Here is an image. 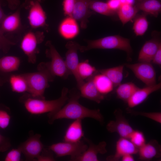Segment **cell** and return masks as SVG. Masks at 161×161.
<instances>
[{
    "mask_svg": "<svg viewBox=\"0 0 161 161\" xmlns=\"http://www.w3.org/2000/svg\"><path fill=\"white\" fill-rule=\"evenodd\" d=\"M68 103L58 111L48 113V123L52 124L56 120L66 118L82 120L85 118H93L100 123L103 121V117L99 109H91L80 104L79 100L80 97V92L72 90L69 93Z\"/></svg>",
    "mask_w": 161,
    "mask_h": 161,
    "instance_id": "cell-1",
    "label": "cell"
},
{
    "mask_svg": "<svg viewBox=\"0 0 161 161\" xmlns=\"http://www.w3.org/2000/svg\"><path fill=\"white\" fill-rule=\"evenodd\" d=\"M36 72L23 74L28 84V92L32 97L45 99V89L49 86V83L54 80L55 76L51 72L48 62H41Z\"/></svg>",
    "mask_w": 161,
    "mask_h": 161,
    "instance_id": "cell-2",
    "label": "cell"
},
{
    "mask_svg": "<svg viewBox=\"0 0 161 161\" xmlns=\"http://www.w3.org/2000/svg\"><path fill=\"white\" fill-rule=\"evenodd\" d=\"M68 89L64 87L61 96L56 99L46 100L30 96L24 99L23 103L26 110L31 114L52 113L59 110L66 103L68 99Z\"/></svg>",
    "mask_w": 161,
    "mask_h": 161,
    "instance_id": "cell-3",
    "label": "cell"
},
{
    "mask_svg": "<svg viewBox=\"0 0 161 161\" xmlns=\"http://www.w3.org/2000/svg\"><path fill=\"white\" fill-rule=\"evenodd\" d=\"M87 45L81 46L79 50L83 52L92 49H118L126 52L129 60H131L132 50L129 39L119 35L105 37L99 39L88 40Z\"/></svg>",
    "mask_w": 161,
    "mask_h": 161,
    "instance_id": "cell-4",
    "label": "cell"
},
{
    "mask_svg": "<svg viewBox=\"0 0 161 161\" xmlns=\"http://www.w3.org/2000/svg\"><path fill=\"white\" fill-rule=\"evenodd\" d=\"M44 38L43 32L32 30L27 31L23 35L20 47L29 62H36L37 55L39 52L38 45L44 41Z\"/></svg>",
    "mask_w": 161,
    "mask_h": 161,
    "instance_id": "cell-5",
    "label": "cell"
},
{
    "mask_svg": "<svg viewBox=\"0 0 161 161\" xmlns=\"http://www.w3.org/2000/svg\"><path fill=\"white\" fill-rule=\"evenodd\" d=\"M41 0H25L22 4L28 12L27 19L31 27L33 29L40 28L47 30L46 13L41 4Z\"/></svg>",
    "mask_w": 161,
    "mask_h": 161,
    "instance_id": "cell-6",
    "label": "cell"
},
{
    "mask_svg": "<svg viewBox=\"0 0 161 161\" xmlns=\"http://www.w3.org/2000/svg\"><path fill=\"white\" fill-rule=\"evenodd\" d=\"M88 145L80 140L75 143L64 142L53 144L48 148L55 154L57 157L70 156L72 161L81 155L86 150Z\"/></svg>",
    "mask_w": 161,
    "mask_h": 161,
    "instance_id": "cell-7",
    "label": "cell"
},
{
    "mask_svg": "<svg viewBox=\"0 0 161 161\" xmlns=\"http://www.w3.org/2000/svg\"><path fill=\"white\" fill-rule=\"evenodd\" d=\"M47 48L46 55L51 59L48 62L49 69L52 73L64 78H67L70 75L64 61L52 44L51 41H47L45 44Z\"/></svg>",
    "mask_w": 161,
    "mask_h": 161,
    "instance_id": "cell-8",
    "label": "cell"
},
{
    "mask_svg": "<svg viewBox=\"0 0 161 161\" xmlns=\"http://www.w3.org/2000/svg\"><path fill=\"white\" fill-rule=\"evenodd\" d=\"M81 46L78 43L72 41L68 42L65 45L67 49L65 55V64L70 75L74 76L78 89L85 82L79 76L78 71L79 63L78 51Z\"/></svg>",
    "mask_w": 161,
    "mask_h": 161,
    "instance_id": "cell-9",
    "label": "cell"
},
{
    "mask_svg": "<svg viewBox=\"0 0 161 161\" xmlns=\"http://www.w3.org/2000/svg\"><path fill=\"white\" fill-rule=\"evenodd\" d=\"M126 66L133 72L135 76L146 86L156 84V73L150 63L140 62L134 64H125Z\"/></svg>",
    "mask_w": 161,
    "mask_h": 161,
    "instance_id": "cell-10",
    "label": "cell"
},
{
    "mask_svg": "<svg viewBox=\"0 0 161 161\" xmlns=\"http://www.w3.org/2000/svg\"><path fill=\"white\" fill-rule=\"evenodd\" d=\"M114 115L115 120L110 121L107 124L106 127L107 130L111 133H117L120 137L129 139L134 130L123 115L121 110H116Z\"/></svg>",
    "mask_w": 161,
    "mask_h": 161,
    "instance_id": "cell-11",
    "label": "cell"
},
{
    "mask_svg": "<svg viewBox=\"0 0 161 161\" xmlns=\"http://www.w3.org/2000/svg\"><path fill=\"white\" fill-rule=\"evenodd\" d=\"M41 137L39 134L32 135L18 147L27 160H36L40 155L44 148Z\"/></svg>",
    "mask_w": 161,
    "mask_h": 161,
    "instance_id": "cell-12",
    "label": "cell"
},
{
    "mask_svg": "<svg viewBox=\"0 0 161 161\" xmlns=\"http://www.w3.org/2000/svg\"><path fill=\"white\" fill-rule=\"evenodd\" d=\"M92 0H75V4L72 17L80 23L81 27H87L89 18L95 12L90 10L89 5Z\"/></svg>",
    "mask_w": 161,
    "mask_h": 161,
    "instance_id": "cell-13",
    "label": "cell"
},
{
    "mask_svg": "<svg viewBox=\"0 0 161 161\" xmlns=\"http://www.w3.org/2000/svg\"><path fill=\"white\" fill-rule=\"evenodd\" d=\"M83 138L84 141L88 144V148L75 161H99L97 157L98 154H104L107 152L106 148V143L105 141H102L96 145L89 139L84 137Z\"/></svg>",
    "mask_w": 161,
    "mask_h": 161,
    "instance_id": "cell-14",
    "label": "cell"
},
{
    "mask_svg": "<svg viewBox=\"0 0 161 161\" xmlns=\"http://www.w3.org/2000/svg\"><path fill=\"white\" fill-rule=\"evenodd\" d=\"M22 7L21 5L14 12L4 18L0 24V29L4 33H16L22 29L20 11Z\"/></svg>",
    "mask_w": 161,
    "mask_h": 161,
    "instance_id": "cell-15",
    "label": "cell"
},
{
    "mask_svg": "<svg viewBox=\"0 0 161 161\" xmlns=\"http://www.w3.org/2000/svg\"><path fill=\"white\" fill-rule=\"evenodd\" d=\"M138 149L128 139L120 137L117 142L115 154L108 156L106 160L118 161L126 154L133 155L138 153Z\"/></svg>",
    "mask_w": 161,
    "mask_h": 161,
    "instance_id": "cell-16",
    "label": "cell"
},
{
    "mask_svg": "<svg viewBox=\"0 0 161 161\" xmlns=\"http://www.w3.org/2000/svg\"><path fill=\"white\" fill-rule=\"evenodd\" d=\"M161 83L147 86L142 89L139 88L133 94L127 102L129 108L134 107L143 102L152 92L161 88Z\"/></svg>",
    "mask_w": 161,
    "mask_h": 161,
    "instance_id": "cell-17",
    "label": "cell"
},
{
    "mask_svg": "<svg viewBox=\"0 0 161 161\" xmlns=\"http://www.w3.org/2000/svg\"><path fill=\"white\" fill-rule=\"evenodd\" d=\"M94 76L87 80L79 89L81 97L99 103L104 99L105 97L96 88L93 81Z\"/></svg>",
    "mask_w": 161,
    "mask_h": 161,
    "instance_id": "cell-18",
    "label": "cell"
},
{
    "mask_svg": "<svg viewBox=\"0 0 161 161\" xmlns=\"http://www.w3.org/2000/svg\"><path fill=\"white\" fill-rule=\"evenodd\" d=\"M139 159L149 160L161 157V147L157 141L153 140L145 143L138 149Z\"/></svg>",
    "mask_w": 161,
    "mask_h": 161,
    "instance_id": "cell-19",
    "label": "cell"
},
{
    "mask_svg": "<svg viewBox=\"0 0 161 161\" xmlns=\"http://www.w3.org/2000/svg\"><path fill=\"white\" fill-rule=\"evenodd\" d=\"M160 45L161 42L156 38H153L146 41L139 52L138 61L151 63Z\"/></svg>",
    "mask_w": 161,
    "mask_h": 161,
    "instance_id": "cell-20",
    "label": "cell"
},
{
    "mask_svg": "<svg viewBox=\"0 0 161 161\" xmlns=\"http://www.w3.org/2000/svg\"><path fill=\"white\" fill-rule=\"evenodd\" d=\"M82 120H75L69 125L64 137V142L77 143L84 137Z\"/></svg>",
    "mask_w": 161,
    "mask_h": 161,
    "instance_id": "cell-21",
    "label": "cell"
},
{
    "mask_svg": "<svg viewBox=\"0 0 161 161\" xmlns=\"http://www.w3.org/2000/svg\"><path fill=\"white\" fill-rule=\"evenodd\" d=\"M58 30L61 35L67 39L74 38L78 35L79 32L76 21L71 17H68L62 21Z\"/></svg>",
    "mask_w": 161,
    "mask_h": 161,
    "instance_id": "cell-22",
    "label": "cell"
},
{
    "mask_svg": "<svg viewBox=\"0 0 161 161\" xmlns=\"http://www.w3.org/2000/svg\"><path fill=\"white\" fill-rule=\"evenodd\" d=\"M136 7L146 14L157 17L161 11V4L158 0H144L138 2Z\"/></svg>",
    "mask_w": 161,
    "mask_h": 161,
    "instance_id": "cell-23",
    "label": "cell"
},
{
    "mask_svg": "<svg viewBox=\"0 0 161 161\" xmlns=\"http://www.w3.org/2000/svg\"><path fill=\"white\" fill-rule=\"evenodd\" d=\"M138 11L139 10L135 6L123 4L120 5L116 13L124 25L134 18Z\"/></svg>",
    "mask_w": 161,
    "mask_h": 161,
    "instance_id": "cell-24",
    "label": "cell"
},
{
    "mask_svg": "<svg viewBox=\"0 0 161 161\" xmlns=\"http://www.w3.org/2000/svg\"><path fill=\"white\" fill-rule=\"evenodd\" d=\"M93 80L98 91L103 95L106 94L113 90L114 85L103 74H96L93 77Z\"/></svg>",
    "mask_w": 161,
    "mask_h": 161,
    "instance_id": "cell-25",
    "label": "cell"
},
{
    "mask_svg": "<svg viewBox=\"0 0 161 161\" xmlns=\"http://www.w3.org/2000/svg\"><path fill=\"white\" fill-rule=\"evenodd\" d=\"M21 61L18 57L13 55L4 56L0 58V71L9 73L17 70Z\"/></svg>",
    "mask_w": 161,
    "mask_h": 161,
    "instance_id": "cell-26",
    "label": "cell"
},
{
    "mask_svg": "<svg viewBox=\"0 0 161 161\" xmlns=\"http://www.w3.org/2000/svg\"><path fill=\"white\" fill-rule=\"evenodd\" d=\"M124 65H122L112 68L97 70L98 72L106 76L116 86L121 84L123 79Z\"/></svg>",
    "mask_w": 161,
    "mask_h": 161,
    "instance_id": "cell-27",
    "label": "cell"
},
{
    "mask_svg": "<svg viewBox=\"0 0 161 161\" xmlns=\"http://www.w3.org/2000/svg\"><path fill=\"white\" fill-rule=\"evenodd\" d=\"M9 82L13 92L19 93L28 92L27 83L23 74L11 75Z\"/></svg>",
    "mask_w": 161,
    "mask_h": 161,
    "instance_id": "cell-28",
    "label": "cell"
},
{
    "mask_svg": "<svg viewBox=\"0 0 161 161\" xmlns=\"http://www.w3.org/2000/svg\"><path fill=\"white\" fill-rule=\"evenodd\" d=\"M139 88L132 82L120 84L116 90L117 97L127 102L134 92Z\"/></svg>",
    "mask_w": 161,
    "mask_h": 161,
    "instance_id": "cell-29",
    "label": "cell"
},
{
    "mask_svg": "<svg viewBox=\"0 0 161 161\" xmlns=\"http://www.w3.org/2000/svg\"><path fill=\"white\" fill-rule=\"evenodd\" d=\"M78 71L79 76L83 80H86L99 73L95 67L89 64L88 60L79 63Z\"/></svg>",
    "mask_w": 161,
    "mask_h": 161,
    "instance_id": "cell-30",
    "label": "cell"
},
{
    "mask_svg": "<svg viewBox=\"0 0 161 161\" xmlns=\"http://www.w3.org/2000/svg\"><path fill=\"white\" fill-rule=\"evenodd\" d=\"M144 13L135 17L133 26V30L137 36L143 35L147 30L149 23Z\"/></svg>",
    "mask_w": 161,
    "mask_h": 161,
    "instance_id": "cell-31",
    "label": "cell"
},
{
    "mask_svg": "<svg viewBox=\"0 0 161 161\" xmlns=\"http://www.w3.org/2000/svg\"><path fill=\"white\" fill-rule=\"evenodd\" d=\"M89 7L94 12L106 16H113L116 13L109 8L106 2L98 0H92Z\"/></svg>",
    "mask_w": 161,
    "mask_h": 161,
    "instance_id": "cell-32",
    "label": "cell"
},
{
    "mask_svg": "<svg viewBox=\"0 0 161 161\" xmlns=\"http://www.w3.org/2000/svg\"><path fill=\"white\" fill-rule=\"evenodd\" d=\"M127 112L135 115H140L151 119L160 123H161V113L160 112H146L134 111L129 108H127Z\"/></svg>",
    "mask_w": 161,
    "mask_h": 161,
    "instance_id": "cell-33",
    "label": "cell"
},
{
    "mask_svg": "<svg viewBox=\"0 0 161 161\" xmlns=\"http://www.w3.org/2000/svg\"><path fill=\"white\" fill-rule=\"evenodd\" d=\"M129 139L131 142L138 148L146 143V140L143 133L138 130H134Z\"/></svg>",
    "mask_w": 161,
    "mask_h": 161,
    "instance_id": "cell-34",
    "label": "cell"
},
{
    "mask_svg": "<svg viewBox=\"0 0 161 161\" xmlns=\"http://www.w3.org/2000/svg\"><path fill=\"white\" fill-rule=\"evenodd\" d=\"M4 33L0 29V49L6 53L8 51L11 47L15 44V43L7 38Z\"/></svg>",
    "mask_w": 161,
    "mask_h": 161,
    "instance_id": "cell-35",
    "label": "cell"
},
{
    "mask_svg": "<svg viewBox=\"0 0 161 161\" xmlns=\"http://www.w3.org/2000/svg\"><path fill=\"white\" fill-rule=\"evenodd\" d=\"M22 152L18 148H13L6 155L5 158V161H19L21 160Z\"/></svg>",
    "mask_w": 161,
    "mask_h": 161,
    "instance_id": "cell-36",
    "label": "cell"
},
{
    "mask_svg": "<svg viewBox=\"0 0 161 161\" xmlns=\"http://www.w3.org/2000/svg\"><path fill=\"white\" fill-rule=\"evenodd\" d=\"M75 4V0H64L62 3L65 14L72 17Z\"/></svg>",
    "mask_w": 161,
    "mask_h": 161,
    "instance_id": "cell-37",
    "label": "cell"
},
{
    "mask_svg": "<svg viewBox=\"0 0 161 161\" xmlns=\"http://www.w3.org/2000/svg\"><path fill=\"white\" fill-rule=\"evenodd\" d=\"M10 117L5 111L0 110V128L4 129L9 126Z\"/></svg>",
    "mask_w": 161,
    "mask_h": 161,
    "instance_id": "cell-38",
    "label": "cell"
},
{
    "mask_svg": "<svg viewBox=\"0 0 161 161\" xmlns=\"http://www.w3.org/2000/svg\"><path fill=\"white\" fill-rule=\"evenodd\" d=\"M51 151L49 148L48 149L44 148L37 160L39 161L55 160Z\"/></svg>",
    "mask_w": 161,
    "mask_h": 161,
    "instance_id": "cell-39",
    "label": "cell"
},
{
    "mask_svg": "<svg viewBox=\"0 0 161 161\" xmlns=\"http://www.w3.org/2000/svg\"><path fill=\"white\" fill-rule=\"evenodd\" d=\"M10 146V144L8 140L0 134V151H6Z\"/></svg>",
    "mask_w": 161,
    "mask_h": 161,
    "instance_id": "cell-40",
    "label": "cell"
},
{
    "mask_svg": "<svg viewBox=\"0 0 161 161\" xmlns=\"http://www.w3.org/2000/svg\"><path fill=\"white\" fill-rule=\"evenodd\" d=\"M106 3L109 8L116 13L121 5L118 0H107Z\"/></svg>",
    "mask_w": 161,
    "mask_h": 161,
    "instance_id": "cell-41",
    "label": "cell"
},
{
    "mask_svg": "<svg viewBox=\"0 0 161 161\" xmlns=\"http://www.w3.org/2000/svg\"><path fill=\"white\" fill-rule=\"evenodd\" d=\"M153 63L160 66L161 64V45L159 47L152 61Z\"/></svg>",
    "mask_w": 161,
    "mask_h": 161,
    "instance_id": "cell-42",
    "label": "cell"
},
{
    "mask_svg": "<svg viewBox=\"0 0 161 161\" xmlns=\"http://www.w3.org/2000/svg\"><path fill=\"white\" fill-rule=\"evenodd\" d=\"M9 8L12 10L17 9L20 5V0H5Z\"/></svg>",
    "mask_w": 161,
    "mask_h": 161,
    "instance_id": "cell-43",
    "label": "cell"
},
{
    "mask_svg": "<svg viewBox=\"0 0 161 161\" xmlns=\"http://www.w3.org/2000/svg\"><path fill=\"white\" fill-rule=\"evenodd\" d=\"M122 161H134V157L131 154H127L123 156L121 158Z\"/></svg>",
    "mask_w": 161,
    "mask_h": 161,
    "instance_id": "cell-44",
    "label": "cell"
},
{
    "mask_svg": "<svg viewBox=\"0 0 161 161\" xmlns=\"http://www.w3.org/2000/svg\"><path fill=\"white\" fill-rule=\"evenodd\" d=\"M6 16V15L1 7V3L0 0V24Z\"/></svg>",
    "mask_w": 161,
    "mask_h": 161,
    "instance_id": "cell-45",
    "label": "cell"
},
{
    "mask_svg": "<svg viewBox=\"0 0 161 161\" xmlns=\"http://www.w3.org/2000/svg\"><path fill=\"white\" fill-rule=\"evenodd\" d=\"M120 2L121 4H127L134 5L135 0H118Z\"/></svg>",
    "mask_w": 161,
    "mask_h": 161,
    "instance_id": "cell-46",
    "label": "cell"
},
{
    "mask_svg": "<svg viewBox=\"0 0 161 161\" xmlns=\"http://www.w3.org/2000/svg\"><path fill=\"white\" fill-rule=\"evenodd\" d=\"M136 0L138 1V2H140V1H143V0Z\"/></svg>",
    "mask_w": 161,
    "mask_h": 161,
    "instance_id": "cell-47",
    "label": "cell"
},
{
    "mask_svg": "<svg viewBox=\"0 0 161 161\" xmlns=\"http://www.w3.org/2000/svg\"><path fill=\"white\" fill-rule=\"evenodd\" d=\"M41 0V1H44L45 0Z\"/></svg>",
    "mask_w": 161,
    "mask_h": 161,
    "instance_id": "cell-48",
    "label": "cell"
}]
</instances>
